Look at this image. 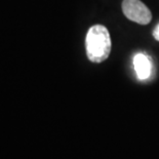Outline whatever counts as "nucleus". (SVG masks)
<instances>
[{
    "mask_svg": "<svg viewBox=\"0 0 159 159\" xmlns=\"http://www.w3.org/2000/svg\"><path fill=\"white\" fill-rule=\"evenodd\" d=\"M153 37L159 41V24L156 26V28L154 29V31H153Z\"/></svg>",
    "mask_w": 159,
    "mask_h": 159,
    "instance_id": "nucleus-4",
    "label": "nucleus"
},
{
    "mask_svg": "<svg viewBox=\"0 0 159 159\" xmlns=\"http://www.w3.org/2000/svg\"><path fill=\"white\" fill-rule=\"evenodd\" d=\"M134 65L139 79L145 80L150 77L152 65L150 59L146 55H144V53H138V55L134 56Z\"/></svg>",
    "mask_w": 159,
    "mask_h": 159,
    "instance_id": "nucleus-3",
    "label": "nucleus"
},
{
    "mask_svg": "<svg viewBox=\"0 0 159 159\" xmlns=\"http://www.w3.org/2000/svg\"><path fill=\"white\" fill-rule=\"evenodd\" d=\"M111 37L103 25H94L89 30L85 38L86 55L90 62L102 63L111 52Z\"/></svg>",
    "mask_w": 159,
    "mask_h": 159,
    "instance_id": "nucleus-1",
    "label": "nucleus"
},
{
    "mask_svg": "<svg viewBox=\"0 0 159 159\" xmlns=\"http://www.w3.org/2000/svg\"><path fill=\"white\" fill-rule=\"evenodd\" d=\"M122 11L128 20L140 25H147L152 20L150 9L140 0H123Z\"/></svg>",
    "mask_w": 159,
    "mask_h": 159,
    "instance_id": "nucleus-2",
    "label": "nucleus"
}]
</instances>
